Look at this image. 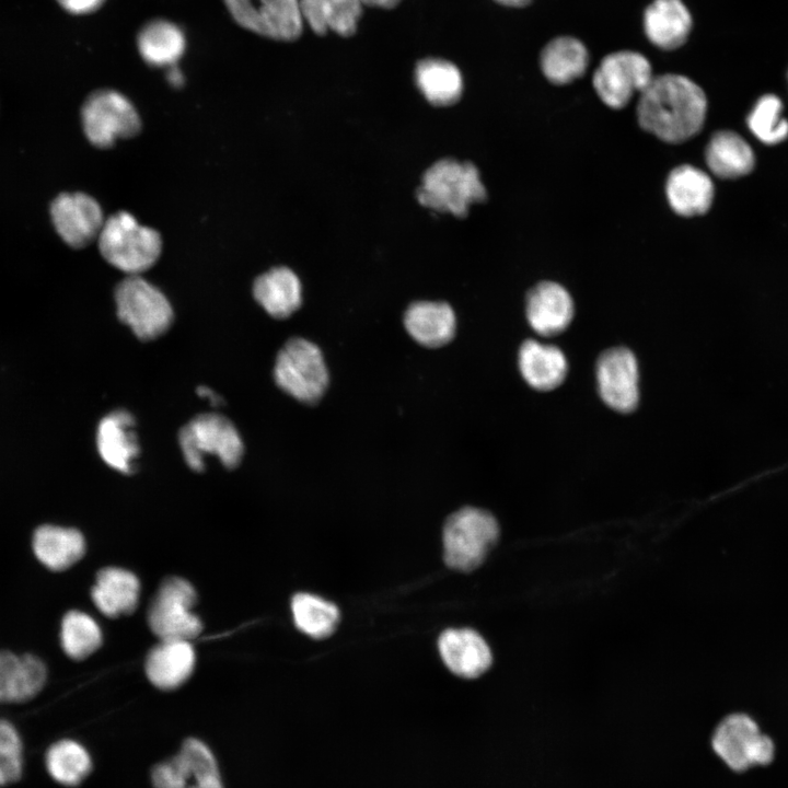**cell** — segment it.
Here are the masks:
<instances>
[{"instance_id":"cell-1","label":"cell","mask_w":788,"mask_h":788,"mask_svg":"<svg viewBox=\"0 0 788 788\" xmlns=\"http://www.w3.org/2000/svg\"><path fill=\"white\" fill-rule=\"evenodd\" d=\"M706 114L703 89L676 73L653 76L639 94L636 107L639 126L669 143H681L697 135Z\"/></svg>"},{"instance_id":"cell-2","label":"cell","mask_w":788,"mask_h":788,"mask_svg":"<svg viewBox=\"0 0 788 788\" xmlns=\"http://www.w3.org/2000/svg\"><path fill=\"white\" fill-rule=\"evenodd\" d=\"M97 239L102 256L129 276L149 269L162 248L160 234L125 211L107 218Z\"/></svg>"},{"instance_id":"cell-3","label":"cell","mask_w":788,"mask_h":788,"mask_svg":"<svg viewBox=\"0 0 788 788\" xmlns=\"http://www.w3.org/2000/svg\"><path fill=\"white\" fill-rule=\"evenodd\" d=\"M416 195L425 207L464 217L471 204L486 198V189L475 165L444 159L426 171Z\"/></svg>"},{"instance_id":"cell-4","label":"cell","mask_w":788,"mask_h":788,"mask_svg":"<svg viewBox=\"0 0 788 788\" xmlns=\"http://www.w3.org/2000/svg\"><path fill=\"white\" fill-rule=\"evenodd\" d=\"M499 526L488 511L465 507L452 513L443 526V558L455 570L477 568L495 546Z\"/></svg>"},{"instance_id":"cell-5","label":"cell","mask_w":788,"mask_h":788,"mask_svg":"<svg viewBox=\"0 0 788 788\" xmlns=\"http://www.w3.org/2000/svg\"><path fill=\"white\" fill-rule=\"evenodd\" d=\"M178 443L186 464L196 472L204 471L206 455H216L223 466L234 468L244 454L236 428L218 414H201L193 418L179 430Z\"/></svg>"},{"instance_id":"cell-6","label":"cell","mask_w":788,"mask_h":788,"mask_svg":"<svg viewBox=\"0 0 788 788\" xmlns=\"http://www.w3.org/2000/svg\"><path fill=\"white\" fill-rule=\"evenodd\" d=\"M117 316L141 340L164 334L173 322V310L160 289L139 275H130L115 290Z\"/></svg>"},{"instance_id":"cell-7","label":"cell","mask_w":788,"mask_h":788,"mask_svg":"<svg viewBox=\"0 0 788 788\" xmlns=\"http://www.w3.org/2000/svg\"><path fill=\"white\" fill-rule=\"evenodd\" d=\"M274 379L287 394L302 403H315L328 384V372L320 348L303 338L288 340L279 350Z\"/></svg>"},{"instance_id":"cell-8","label":"cell","mask_w":788,"mask_h":788,"mask_svg":"<svg viewBox=\"0 0 788 788\" xmlns=\"http://www.w3.org/2000/svg\"><path fill=\"white\" fill-rule=\"evenodd\" d=\"M196 592L185 579L172 577L163 581L154 596L148 623L161 640H188L201 631L200 619L194 614Z\"/></svg>"},{"instance_id":"cell-9","label":"cell","mask_w":788,"mask_h":788,"mask_svg":"<svg viewBox=\"0 0 788 788\" xmlns=\"http://www.w3.org/2000/svg\"><path fill=\"white\" fill-rule=\"evenodd\" d=\"M711 746L731 769L738 772L753 765H766L774 757L773 741L745 714H732L721 720L712 734Z\"/></svg>"},{"instance_id":"cell-10","label":"cell","mask_w":788,"mask_h":788,"mask_svg":"<svg viewBox=\"0 0 788 788\" xmlns=\"http://www.w3.org/2000/svg\"><path fill=\"white\" fill-rule=\"evenodd\" d=\"M653 78L650 61L640 53L619 50L606 55L595 69L592 84L600 100L613 109L625 107Z\"/></svg>"},{"instance_id":"cell-11","label":"cell","mask_w":788,"mask_h":788,"mask_svg":"<svg viewBox=\"0 0 788 788\" xmlns=\"http://www.w3.org/2000/svg\"><path fill=\"white\" fill-rule=\"evenodd\" d=\"M82 125L88 139L96 147H111L119 138L140 130V117L131 102L114 90L93 92L84 102Z\"/></svg>"},{"instance_id":"cell-12","label":"cell","mask_w":788,"mask_h":788,"mask_svg":"<svg viewBox=\"0 0 788 788\" xmlns=\"http://www.w3.org/2000/svg\"><path fill=\"white\" fill-rule=\"evenodd\" d=\"M242 27L276 40H294L303 30L299 0H223Z\"/></svg>"},{"instance_id":"cell-13","label":"cell","mask_w":788,"mask_h":788,"mask_svg":"<svg viewBox=\"0 0 788 788\" xmlns=\"http://www.w3.org/2000/svg\"><path fill=\"white\" fill-rule=\"evenodd\" d=\"M162 788H223L216 757L200 740L187 739L178 753L161 762Z\"/></svg>"},{"instance_id":"cell-14","label":"cell","mask_w":788,"mask_h":788,"mask_svg":"<svg viewBox=\"0 0 788 788\" xmlns=\"http://www.w3.org/2000/svg\"><path fill=\"white\" fill-rule=\"evenodd\" d=\"M50 212L58 234L72 247H83L99 237L105 222L99 202L83 193L60 194Z\"/></svg>"},{"instance_id":"cell-15","label":"cell","mask_w":788,"mask_h":788,"mask_svg":"<svg viewBox=\"0 0 788 788\" xmlns=\"http://www.w3.org/2000/svg\"><path fill=\"white\" fill-rule=\"evenodd\" d=\"M599 392L603 401L622 413L638 403V368L635 356L626 348L603 352L596 364Z\"/></svg>"},{"instance_id":"cell-16","label":"cell","mask_w":788,"mask_h":788,"mask_svg":"<svg viewBox=\"0 0 788 788\" xmlns=\"http://www.w3.org/2000/svg\"><path fill=\"white\" fill-rule=\"evenodd\" d=\"M440 656L455 675L475 679L485 673L493 661L485 639L471 628H450L438 640Z\"/></svg>"},{"instance_id":"cell-17","label":"cell","mask_w":788,"mask_h":788,"mask_svg":"<svg viewBox=\"0 0 788 788\" xmlns=\"http://www.w3.org/2000/svg\"><path fill=\"white\" fill-rule=\"evenodd\" d=\"M135 418L124 409L114 410L99 424L96 445L103 461L123 473L134 472L140 449L135 433Z\"/></svg>"},{"instance_id":"cell-18","label":"cell","mask_w":788,"mask_h":788,"mask_svg":"<svg viewBox=\"0 0 788 788\" xmlns=\"http://www.w3.org/2000/svg\"><path fill=\"white\" fill-rule=\"evenodd\" d=\"M46 677V665L38 657L0 650V703L18 704L34 698Z\"/></svg>"},{"instance_id":"cell-19","label":"cell","mask_w":788,"mask_h":788,"mask_svg":"<svg viewBox=\"0 0 788 788\" xmlns=\"http://www.w3.org/2000/svg\"><path fill=\"white\" fill-rule=\"evenodd\" d=\"M573 315L569 292L554 281H542L526 297V316L532 328L541 335L563 332Z\"/></svg>"},{"instance_id":"cell-20","label":"cell","mask_w":788,"mask_h":788,"mask_svg":"<svg viewBox=\"0 0 788 788\" xmlns=\"http://www.w3.org/2000/svg\"><path fill=\"white\" fill-rule=\"evenodd\" d=\"M714 184L707 173L694 165L674 167L665 182V194L672 210L683 217L707 212L714 200Z\"/></svg>"},{"instance_id":"cell-21","label":"cell","mask_w":788,"mask_h":788,"mask_svg":"<svg viewBox=\"0 0 788 788\" xmlns=\"http://www.w3.org/2000/svg\"><path fill=\"white\" fill-rule=\"evenodd\" d=\"M644 31L658 48L673 50L685 44L693 19L682 0H653L644 12Z\"/></svg>"},{"instance_id":"cell-22","label":"cell","mask_w":788,"mask_h":788,"mask_svg":"<svg viewBox=\"0 0 788 788\" xmlns=\"http://www.w3.org/2000/svg\"><path fill=\"white\" fill-rule=\"evenodd\" d=\"M195 664L194 648L188 640H161L149 652L146 673L160 690L181 686L192 674Z\"/></svg>"},{"instance_id":"cell-23","label":"cell","mask_w":788,"mask_h":788,"mask_svg":"<svg viewBox=\"0 0 788 788\" xmlns=\"http://www.w3.org/2000/svg\"><path fill=\"white\" fill-rule=\"evenodd\" d=\"M405 328L420 345L440 347L449 343L455 333V315L444 302L418 301L404 316Z\"/></svg>"},{"instance_id":"cell-24","label":"cell","mask_w":788,"mask_h":788,"mask_svg":"<svg viewBox=\"0 0 788 788\" xmlns=\"http://www.w3.org/2000/svg\"><path fill=\"white\" fill-rule=\"evenodd\" d=\"M139 591V581L132 572L108 567L99 571L91 596L104 615L118 617L135 611Z\"/></svg>"},{"instance_id":"cell-25","label":"cell","mask_w":788,"mask_h":788,"mask_svg":"<svg viewBox=\"0 0 788 788\" xmlns=\"http://www.w3.org/2000/svg\"><path fill=\"white\" fill-rule=\"evenodd\" d=\"M32 545L36 558L54 571L68 569L85 552L84 537L78 530L50 524L36 529Z\"/></svg>"},{"instance_id":"cell-26","label":"cell","mask_w":788,"mask_h":788,"mask_svg":"<svg viewBox=\"0 0 788 788\" xmlns=\"http://www.w3.org/2000/svg\"><path fill=\"white\" fill-rule=\"evenodd\" d=\"M253 294L270 316L285 318L301 304V283L289 268L276 267L256 278Z\"/></svg>"},{"instance_id":"cell-27","label":"cell","mask_w":788,"mask_h":788,"mask_svg":"<svg viewBox=\"0 0 788 788\" xmlns=\"http://www.w3.org/2000/svg\"><path fill=\"white\" fill-rule=\"evenodd\" d=\"M588 65L587 47L572 36L555 37L545 45L540 56L542 73L556 85L568 84L582 77Z\"/></svg>"},{"instance_id":"cell-28","label":"cell","mask_w":788,"mask_h":788,"mask_svg":"<svg viewBox=\"0 0 788 788\" xmlns=\"http://www.w3.org/2000/svg\"><path fill=\"white\" fill-rule=\"evenodd\" d=\"M710 172L720 178H737L749 174L755 163L750 144L731 130L715 132L705 149Z\"/></svg>"},{"instance_id":"cell-29","label":"cell","mask_w":788,"mask_h":788,"mask_svg":"<svg viewBox=\"0 0 788 788\" xmlns=\"http://www.w3.org/2000/svg\"><path fill=\"white\" fill-rule=\"evenodd\" d=\"M519 367L524 380L534 389L548 391L566 376L567 361L555 346L526 340L519 351Z\"/></svg>"},{"instance_id":"cell-30","label":"cell","mask_w":788,"mask_h":788,"mask_svg":"<svg viewBox=\"0 0 788 788\" xmlns=\"http://www.w3.org/2000/svg\"><path fill=\"white\" fill-rule=\"evenodd\" d=\"M303 20L317 35L351 36L362 13L360 0H299Z\"/></svg>"},{"instance_id":"cell-31","label":"cell","mask_w":788,"mask_h":788,"mask_svg":"<svg viewBox=\"0 0 788 788\" xmlns=\"http://www.w3.org/2000/svg\"><path fill=\"white\" fill-rule=\"evenodd\" d=\"M137 46L143 60L151 66H173L185 50V37L174 23L157 19L139 32Z\"/></svg>"},{"instance_id":"cell-32","label":"cell","mask_w":788,"mask_h":788,"mask_svg":"<svg viewBox=\"0 0 788 788\" xmlns=\"http://www.w3.org/2000/svg\"><path fill=\"white\" fill-rule=\"evenodd\" d=\"M415 78L421 93L433 105L453 104L462 94L461 73L450 61L424 59L416 67Z\"/></svg>"},{"instance_id":"cell-33","label":"cell","mask_w":788,"mask_h":788,"mask_svg":"<svg viewBox=\"0 0 788 788\" xmlns=\"http://www.w3.org/2000/svg\"><path fill=\"white\" fill-rule=\"evenodd\" d=\"M44 762L49 776L66 787L80 785L92 769L89 751L71 739L53 743L45 753Z\"/></svg>"},{"instance_id":"cell-34","label":"cell","mask_w":788,"mask_h":788,"mask_svg":"<svg viewBox=\"0 0 788 788\" xmlns=\"http://www.w3.org/2000/svg\"><path fill=\"white\" fill-rule=\"evenodd\" d=\"M296 626L308 636L322 639L331 636L339 622L338 607L311 593H297L291 600Z\"/></svg>"},{"instance_id":"cell-35","label":"cell","mask_w":788,"mask_h":788,"mask_svg":"<svg viewBox=\"0 0 788 788\" xmlns=\"http://www.w3.org/2000/svg\"><path fill=\"white\" fill-rule=\"evenodd\" d=\"M60 640L68 657L82 660L101 646L102 633L90 615L70 611L62 618Z\"/></svg>"},{"instance_id":"cell-36","label":"cell","mask_w":788,"mask_h":788,"mask_svg":"<svg viewBox=\"0 0 788 788\" xmlns=\"http://www.w3.org/2000/svg\"><path fill=\"white\" fill-rule=\"evenodd\" d=\"M783 103L774 94L761 96L748 116L751 132L765 144H776L788 137V120L781 116Z\"/></svg>"},{"instance_id":"cell-37","label":"cell","mask_w":788,"mask_h":788,"mask_svg":"<svg viewBox=\"0 0 788 788\" xmlns=\"http://www.w3.org/2000/svg\"><path fill=\"white\" fill-rule=\"evenodd\" d=\"M24 770L23 742L10 721L0 719V786L21 779Z\"/></svg>"},{"instance_id":"cell-38","label":"cell","mask_w":788,"mask_h":788,"mask_svg":"<svg viewBox=\"0 0 788 788\" xmlns=\"http://www.w3.org/2000/svg\"><path fill=\"white\" fill-rule=\"evenodd\" d=\"M70 13L84 14L96 10L104 0H57Z\"/></svg>"},{"instance_id":"cell-39","label":"cell","mask_w":788,"mask_h":788,"mask_svg":"<svg viewBox=\"0 0 788 788\" xmlns=\"http://www.w3.org/2000/svg\"><path fill=\"white\" fill-rule=\"evenodd\" d=\"M197 394H198L200 397H204V398L209 399V402H210L212 405H220V404L222 403L221 397L218 396L212 390H210V389L207 387V386H204V385L199 386V387L197 389Z\"/></svg>"},{"instance_id":"cell-40","label":"cell","mask_w":788,"mask_h":788,"mask_svg":"<svg viewBox=\"0 0 788 788\" xmlns=\"http://www.w3.org/2000/svg\"><path fill=\"white\" fill-rule=\"evenodd\" d=\"M363 5L379 7L383 9L394 8L399 0H360Z\"/></svg>"},{"instance_id":"cell-41","label":"cell","mask_w":788,"mask_h":788,"mask_svg":"<svg viewBox=\"0 0 788 788\" xmlns=\"http://www.w3.org/2000/svg\"><path fill=\"white\" fill-rule=\"evenodd\" d=\"M170 71L167 72V80L173 86H181L183 84V74L181 73L179 69L176 68L174 65L170 66Z\"/></svg>"},{"instance_id":"cell-42","label":"cell","mask_w":788,"mask_h":788,"mask_svg":"<svg viewBox=\"0 0 788 788\" xmlns=\"http://www.w3.org/2000/svg\"><path fill=\"white\" fill-rule=\"evenodd\" d=\"M497 3L510 7V8H522L531 3L532 0H494Z\"/></svg>"}]
</instances>
